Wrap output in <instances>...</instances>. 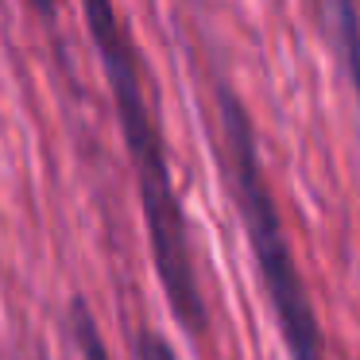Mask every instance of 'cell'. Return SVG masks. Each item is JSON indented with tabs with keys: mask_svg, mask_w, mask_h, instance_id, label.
<instances>
[{
	"mask_svg": "<svg viewBox=\"0 0 360 360\" xmlns=\"http://www.w3.org/2000/svg\"><path fill=\"white\" fill-rule=\"evenodd\" d=\"M82 4H86L89 35H94L97 55H101L112 101H117L120 132H124L128 155H132V167H136V186H140L159 283H163L167 302H171L179 326L190 329V333H202L205 302H202V287H198L194 256H190V240H186V217H182L179 194H174V182H171L163 136H159V124L151 117L148 94H143L136 51L128 43V32L120 27L112 0H82Z\"/></svg>",
	"mask_w": 360,
	"mask_h": 360,
	"instance_id": "6da1fadb",
	"label": "cell"
},
{
	"mask_svg": "<svg viewBox=\"0 0 360 360\" xmlns=\"http://www.w3.org/2000/svg\"><path fill=\"white\" fill-rule=\"evenodd\" d=\"M221 120H225V151H229V186L236 194L244 233H248L252 256H256L259 279H264L267 302L279 318L283 341L290 360H326L321 329L314 318L310 295L302 287L295 252L287 244V233L279 225V213L271 202V186L264 179V163L256 151V132L248 124V112L236 101V94L221 89Z\"/></svg>",
	"mask_w": 360,
	"mask_h": 360,
	"instance_id": "7a4b0ae2",
	"label": "cell"
},
{
	"mask_svg": "<svg viewBox=\"0 0 360 360\" xmlns=\"http://www.w3.org/2000/svg\"><path fill=\"white\" fill-rule=\"evenodd\" d=\"M314 16H318L321 35L329 39V47L337 51V58L349 70V82L360 97V12L356 0H310Z\"/></svg>",
	"mask_w": 360,
	"mask_h": 360,
	"instance_id": "3957f363",
	"label": "cell"
},
{
	"mask_svg": "<svg viewBox=\"0 0 360 360\" xmlns=\"http://www.w3.org/2000/svg\"><path fill=\"white\" fill-rule=\"evenodd\" d=\"M74 333H78V345H82V356L86 360H109L105 356V345H101V337H97V326H94V318L86 314V306H74Z\"/></svg>",
	"mask_w": 360,
	"mask_h": 360,
	"instance_id": "277c9868",
	"label": "cell"
},
{
	"mask_svg": "<svg viewBox=\"0 0 360 360\" xmlns=\"http://www.w3.org/2000/svg\"><path fill=\"white\" fill-rule=\"evenodd\" d=\"M136 352H140V360H179L171 345H167L163 337H155V333H140V345H136Z\"/></svg>",
	"mask_w": 360,
	"mask_h": 360,
	"instance_id": "5b68a950",
	"label": "cell"
},
{
	"mask_svg": "<svg viewBox=\"0 0 360 360\" xmlns=\"http://www.w3.org/2000/svg\"><path fill=\"white\" fill-rule=\"evenodd\" d=\"M32 4H35V8H39L43 16H47V20L55 16V0H32Z\"/></svg>",
	"mask_w": 360,
	"mask_h": 360,
	"instance_id": "8992f818",
	"label": "cell"
}]
</instances>
